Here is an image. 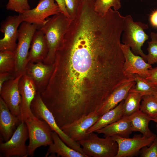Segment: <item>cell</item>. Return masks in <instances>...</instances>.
<instances>
[{
    "instance_id": "obj_18",
    "label": "cell",
    "mask_w": 157,
    "mask_h": 157,
    "mask_svg": "<svg viewBox=\"0 0 157 157\" xmlns=\"http://www.w3.org/2000/svg\"><path fill=\"white\" fill-rule=\"evenodd\" d=\"M30 48L27 57L28 63L43 62L47 56L48 48L44 35L41 30L36 31Z\"/></svg>"
},
{
    "instance_id": "obj_33",
    "label": "cell",
    "mask_w": 157,
    "mask_h": 157,
    "mask_svg": "<svg viewBox=\"0 0 157 157\" xmlns=\"http://www.w3.org/2000/svg\"><path fill=\"white\" fill-rule=\"evenodd\" d=\"M146 78L153 84L157 88V67H152L149 70L148 75Z\"/></svg>"
},
{
    "instance_id": "obj_29",
    "label": "cell",
    "mask_w": 157,
    "mask_h": 157,
    "mask_svg": "<svg viewBox=\"0 0 157 157\" xmlns=\"http://www.w3.org/2000/svg\"><path fill=\"white\" fill-rule=\"evenodd\" d=\"M151 40L148 42L147 62L150 65L157 63V32L150 34Z\"/></svg>"
},
{
    "instance_id": "obj_9",
    "label": "cell",
    "mask_w": 157,
    "mask_h": 157,
    "mask_svg": "<svg viewBox=\"0 0 157 157\" xmlns=\"http://www.w3.org/2000/svg\"><path fill=\"white\" fill-rule=\"evenodd\" d=\"M54 0H40L35 8L19 14L23 22L35 25L37 29H40L46 23L49 17L61 13Z\"/></svg>"
},
{
    "instance_id": "obj_22",
    "label": "cell",
    "mask_w": 157,
    "mask_h": 157,
    "mask_svg": "<svg viewBox=\"0 0 157 157\" xmlns=\"http://www.w3.org/2000/svg\"><path fill=\"white\" fill-rule=\"evenodd\" d=\"M124 100L113 109L99 117L96 122L87 131V134L101 129L121 119L123 117V106Z\"/></svg>"
},
{
    "instance_id": "obj_15",
    "label": "cell",
    "mask_w": 157,
    "mask_h": 157,
    "mask_svg": "<svg viewBox=\"0 0 157 157\" xmlns=\"http://www.w3.org/2000/svg\"><path fill=\"white\" fill-rule=\"evenodd\" d=\"M54 64L46 65L42 62H29L25 73L33 81L37 91L41 93L46 89L54 68Z\"/></svg>"
},
{
    "instance_id": "obj_4",
    "label": "cell",
    "mask_w": 157,
    "mask_h": 157,
    "mask_svg": "<svg viewBox=\"0 0 157 157\" xmlns=\"http://www.w3.org/2000/svg\"><path fill=\"white\" fill-rule=\"evenodd\" d=\"M100 138L92 132L77 141L87 157H115L118 151L116 142L111 136Z\"/></svg>"
},
{
    "instance_id": "obj_14",
    "label": "cell",
    "mask_w": 157,
    "mask_h": 157,
    "mask_svg": "<svg viewBox=\"0 0 157 157\" xmlns=\"http://www.w3.org/2000/svg\"><path fill=\"white\" fill-rule=\"evenodd\" d=\"M121 46L125 59L124 68L125 74L131 77H133V75L137 74L146 78L149 70L152 68L151 65L146 63L141 56L134 54L129 46L121 44Z\"/></svg>"
},
{
    "instance_id": "obj_10",
    "label": "cell",
    "mask_w": 157,
    "mask_h": 157,
    "mask_svg": "<svg viewBox=\"0 0 157 157\" xmlns=\"http://www.w3.org/2000/svg\"><path fill=\"white\" fill-rule=\"evenodd\" d=\"M156 136L154 134L151 137L147 138L141 135H135L131 138L113 136L112 137L118 146V152L115 157H131L137 155L142 148L149 146Z\"/></svg>"
},
{
    "instance_id": "obj_8",
    "label": "cell",
    "mask_w": 157,
    "mask_h": 157,
    "mask_svg": "<svg viewBox=\"0 0 157 157\" xmlns=\"http://www.w3.org/2000/svg\"><path fill=\"white\" fill-rule=\"evenodd\" d=\"M28 138L26 125L24 121H22L10 138L1 143V154L6 157H27L28 156L27 146L25 143Z\"/></svg>"
},
{
    "instance_id": "obj_13",
    "label": "cell",
    "mask_w": 157,
    "mask_h": 157,
    "mask_svg": "<svg viewBox=\"0 0 157 157\" xmlns=\"http://www.w3.org/2000/svg\"><path fill=\"white\" fill-rule=\"evenodd\" d=\"M100 116L97 111L92 112L60 128L71 139L77 142L86 137L88 135L87 131L96 122Z\"/></svg>"
},
{
    "instance_id": "obj_39",
    "label": "cell",
    "mask_w": 157,
    "mask_h": 157,
    "mask_svg": "<svg viewBox=\"0 0 157 157\" xmlns=\"http://www.w3.org/2000/svg\"><path fill=\"white\" fill-rule=\"evenodd\" d=\"M86 0V1H91L93 0Z\"/></svg>"
},
{
    "instance_id": "obj_31",
    "label": "cell",
    "mask_w": 157,
    "mask_h": 157,
    "mask_svg": "<svg viewBox=\"0 0 157 157\" xmlns=\"http://www.w3.org/2000/svg\"><path fill=\"white\" fill-rule=\"evenodd\" d=\"M149 147H144L141 149L140 156L157 157V135L153 142Z\"/></svg>"
},
{
    "instance_id": "obj_21",
    "label": "cell",
    "mask_w": 157,
    "mask_h": 157,
    "mask_svg": "<svg viewBox=\"0 0 157 157\" xmlns=\"http://www.w3.org/2000/svg\"><path fill=\"white\" fill-rule=\"evenodd\" d=\"M132 132L129 116H123L120 119L95 132L104 134L105 137L117 135L122 137L129 138Z\"/></svg>"
},
{
    "instance_id": "obj_36",
    "label": "cell",
    "mask_w": 157,
    "mask_h": 157,
    "mask_svg": "<svg viewBox=\"0 0 157 157\" xmlns=\"http://www.w3.org/2000/svg\"><path fill=\"white\" fill-rule=\"evenodd\" d=\"M149 21L153 26L157 28V10L153 11L151 15Z\"/></svg>"
},
{
    "instance_id": "obj_32",
    "label": "cell",
    "mask_w": 157,
    "mask_h": 157,
    "mask_svg": "<svg viewBox=\"0 0 157 157\" xmlns=\"http://www.w3.org/2000/svg\"><path fill=\"white\" fill-rule=\"evenodd\" d=\"M81 0H64L66 9L70 18L73 19L76 16Z\"/></svg>"
},
{
    "instance_id": "obj_38",
    "label": "cell",
    "mask_w": 157,
    "mask_h": 157,
    "mask_svg": "<svg viewBox=\"0 0 157 157\" xmlns=\"http://www.w3.org/2000/svg\"><path fill=\"white\" fill-rule=\"evenodd\" d=\"M154 96L157 98V91L154 94Z\"/></svg>"
},
{
    "instance_id": "obj_26",
    "label": "cell",
    "mask_w": 157,
    "mask_h": 157,
    "mask_svg": "<svg viewBox=\"0 0 157 157\" xmlns=\"http://www.w3.org/2000/svg\"><path fill=\"white\" fill-rule=\"evenodd\" d=\"M140 110L152 119L157 116V98L154 95H144L142 97Z\"/></svg>"
},
{
    "instance_id": "obj_23",
    "label": "cell",
    "mask_w": 157,
    "mask_h": 157,
    "mask_svg": "<svg viewBox=\"0 0 157 157\" xmlns=\"http://www.w3.org/2000/svg\"><path fill=\"white\" fill-rule=\"evenodd\" d=\"M129 117L132 132H139L143 136L147 138L151 137L154 134L149 128V123L151 119L140 110Z\"/></svg>"
},
{
    "instance_id": "obj_7",
    "label": "cell",
    "mask_w": 157,
    "mask_h": 157,
    "mask_svg": "<svg viewBox=\"0 0 157 157\" xmlns=\"http://www.w3.org/2000/svg\"><path fill=\"white\" fill-rule=\"evenodd\" d=\"M31 109L33 114L35 117L45 121L52 130L56 132L67 145L85 155L82 148L78 142L71 139L57 125L53 115L43 102L40 93L38 91H37L35 96L31 103Z\"/></svg>"
},
{
    "instance_id": "obj_2",
    "label": "cell",
    "mask_w": 157,
    "mask_h": 157,
    "mask_svg": "<svg viewBox=\"0 0 157 157\" xmlns=\"http://www.w3.org/2000/svg\"><path fill=\"white\" fill-rule=\"evenodd\" d=\"M47 20L40 30L44 35L48 48L47 56L43 62L46 65H50L54 63L56 53L63 43L72 19L60 13L48 18Z\"/></svg>"
},
{
    "instance_id": "obj_27",
    "label": "cell",
    "mask_w": 157,
    "mask_h": 157,
    "mask_svg": "<svg viewBox=\"0 0 157 157\" xmlns=\"http://www.w3.org/2000/svg\"><path fill=\"white\" fill-rule=\"evenodd\" d=\"M15 67L14 51H0V73L10 72L13 74Z\"/></svg>"
},
{
    "instance_id": "obj_16",
    "label": "cell",
    "mask_w": 157,
    "mask_h": 157,
    "mask_svg": "<svg viewBox=\"0 0 157 157\" xmlns=\"http://www.w3.org/2000/svg\"><path fill=\"white\" fill-rule=\"evenodd\" d=\"M19 87L21 96V120L24 121L33 115L31 110V106L37 90L33 80L24 72L19 80Z\"/></svg>"
},
{
    "instance_id": "obj_1",
    "label": "cell",
    "mask_w": 157,
    "mask_h": 157,
    "mask_svg": "<svg viewBox=\"0 0 157 157\" xmlns=\"http://www.w3.org/2000/svg\"><path fill=\"white\" fill-rule=\"evenodd\" d=\"M120 44L98 25L85 24L66 33L47 87L51 101L67 117L97 109L116 88L134 81L124 72Z\"/></svg>"
},
{
    "instance_id": "obj_12",
    "label": "cell",
    "mask_w": 157,
    "mask_h": 157,
    "mask_svg": "<svg viewBox=\"0 0 157 157\" xmlns=\"http://www.w3.org/2000/svg\"><path fill=\"white\" fill-rule=\"evenodd\" d=\"M24 73L5 82L0 89V97L6 104L10 112L21 119V96L19 84Z\"/></svg>"
},
{
    "instance_id": "obj_17",
    "label": "cell",
    "mask_w": 157,
    "mask_h": 157,
    "mask_svg": "<svg viewBox=\"0 0 157 157\" xmlns=\"http://www.w3.org/2000/svg\"><path fill=\"white\" fill-rule=\"evenodd\" d=\"M22 120L13 115L6 104L0 97V133L4 142L11 137Z\"/></svg>"
},
{
    "instance_id": "obj_35",
    "label": "cell",
    "mask_w": 157,
    "mask_h": 157,
    "mask_svg": "<svg viewBox=\"0 0 157 157\" xmlns=\"http://www.w3.org/2000/svg\"><path fill=\"white\" fill-rule=\"evenodd\" d=\"M58 5L61 13L63 14L65 16L70 18L67 10L64 0H55Z\"/></svg>"
},
{
    "instance_id": "obj_37",
    "label": "cell",
    "mask_w": 157,
    "mask_h": 157,
    "mask_svg": "<svg viewBox=\"0 0 157 157\" xmlns=\"http://www.w3.org/2000/svg\"><path fill=\"white\" fill-rule=\"evenodd\" d=\"M151 120L153 121L156 123V127L157 132V116L154 118L152 119Z\"/></svg>"
},
{
    "instance_id": "obj_25",
    "label": "cell",
    "mask_w": 157,
    "mask_h": 157,
    "mask_svg": "<svg viewBox=\"0 0 157 157\" xmlns=\"http://www.w3.org/2000/svg\"><path fill=\"white\" fill-rule=\"evenodd\" d=\"M135 85L129 91L137 92L144 95H153L157 91L156 86L149 81L137 74L133 75Z\"/></svg>"
},
{
    "instance_id": "obj_24",
    "label": "cell",
    "mask_w": 157,
    "mask_h": 157,
    "mask_svg": "<svg viewBox=\"0 0 157 157\" xmlns=\"http://www.w3.org/2000/svg\"><path fill=\"white\" fill-rule=\"evenodd\" d=\"M142 96L139 93L129 92L123 104V116H130L140 110V102Z\"/></svg>"
},
{
    "instance_id": "obj_34",
    "label": "cell",
    "mask_w": 157,
    "mask_h": 157,
    "mask_svg": "<svg viewBox=\"0 0 157 157\" xmlns=\"http://www.w3.org/2000/svg\"><path fill=\"white\" fill-rule=\"evenodd\" d=\"M15 77L13 74L11 72L0 73V89H1L3 84L5 82Z\"/></svg>"
},
{
    "instance_id": "obj_28",
    "label": "cell",
    "mask_w": 157,
    "mask_h": 157,
    "mask_svg": "<svg viewBox=\"0 0 157 157\" xmlns=\"http://www.w3.org/2000/svg\"><path fill=\"white\" fill-rule=\"evenodd\" d=\"M111 7L114 10H118L121 7L120 0H95L94 10L101 15H105Z\"/></svg>"
},
{
    "instance_id": "obj_11",
    "label": "cell",
    "mask_w": 157,
    "mask_h": 157,
    "mask_svg": "<svg viewBox=\"0 0 157 157\" xmlns=\"http://www.w3.org/2000/svg\"><path fill=\"white\" fill-rule=\"evenodd\" d=\"M22 22L19 14L18 15L9 16L2 22L0 30L3 33L4 36L0 40V51H15L18 38V28Z\"/></svg>"
},
{
    "instance_id": "obj_20",
    "label": "cell",
    "mask_w": 157,
    "mask_h": 157,
    "mask_svg": "<svg viewBox=\"0 0 157 157\" xmlns=\"http://www.w3.org/2000/svg\"><path fill=\"white\" fill-rule=\"evenodd\" d=\"M53 142L49 145L45 157L56 156L62 157H87L86 156L70 148L55 132H52Z\"/></svg>"
},
{
    "instance_id": "obj_19",
    "label": "cell",
    "mask_w": 157,
    "mask_h": 157,
    "mask_svg": "<svg viewBox=\"0 0 157 157\" xmlns=\"http://www.w3.org/2000/svg\"><path fill=\"white\" fill-rule=\"evenodd\" d=\"M134 81L120 85L115 89L108 97L100 106L97 112L100 116L113 109L126 97L130 89L135 85Z\"/></svg>"
},
{
    "instance_id": "obj_3",
    "label": "cell",
    "mask_w": 157,
    "mask_h": 157,
    "mask_svg": "<svg viewBox=\"0 0 157 157\" xmlns=\"http://www.w3.org/2000/svg\"><path fill=\"white\" fill-rule=\"evenodd\" d=\"M148 28L147 24L140 22H134L130 15L124 17L123 28L122 42L129 47L135 55H139L147 62V55L145 54L141 47L149 36L144 30Z\"/></svg>"
},
{
    "instance_id": "obj_5",
    "label": "cell",
    "mask_w": 157,
    "mask_h": 157,
    "mask_svg": "<svg viewBox=\"0 0 157 157\" xmlns=\"http://www.w3.org/2000/svg\"><path fill=\"white\" fill-rule=\"evenodd\" d=\"M24 121L28 133V155L33 157L38 148L49 146L53 142V131L45 121L38 119L34 115Z\"/></svg>"
},
{
    "instance_id": "obj_40",
    "label": "cell",
    "mask_w": 157,
    "mask_h": 157,
    "mask_svg": "<svg viewBox=\"0 0 157 157\" xmlns=\"http://www.w3.org/2000/svg\"><path fill=\"white\" fill-rule=\"evenodd\" d=\"M141 1H142V0H141Z\"/></svg>"
},
{
    "instance_id": "obj_30",
    "label": "cell",
    "mask_w": 157,
    "mask_h": 157,
    "mask_svg": "<svg viewBox=\"0 0 157 157\" xmlns=\"http://www.w3.org/2000/svg\"><path fill=\"white\" fill-rule=\"evenodd\" d=\"M28 0H8L6 6L8 10L13 11L22 14L30 9Z\"/></svg>"
},
{
    "instance_id": "obj_6",
    "label": "cell",
    "mask_w": 157,
    "mask_h": 157,
    "mask_svg": "<svg viewBox=\"0 0 157 157\" xmlns=\"http://www.w3.org/2000/svg\"><path fill=\"white\" fill-rule=\"evenodd\" d=\"M19 27L18 42L14 51L15 67L13 74L15 77L24 72L32 38L37 29L35 25L26 22H22Z\"/></svg>"
}]
</instances>
